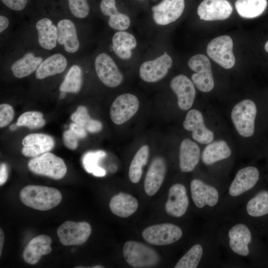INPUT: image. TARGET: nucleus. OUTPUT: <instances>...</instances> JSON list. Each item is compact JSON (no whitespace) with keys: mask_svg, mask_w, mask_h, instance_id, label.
<instances>
[{"mask_svg":"<svg viewBox=\"0 0 268 268\" xmlns=\"http://www.w3.org/2000/svg\"><path fill=\"white\" fill-rule=\"evenodd\" d=\"M166 172L164 159L160 156L155 157L147 170L144 183L145 193L148 196L154 195L159 190Z\"/></svg>","mask_w":268,"mask_h":268,"instance_id":"4be33fe9","label":"nucleus"},{"mask_svg":"<svg viewBox=\"0 0 268 268\" xmlns=\"http://www.w3.org/2000/svg\"><path fill=\"white\" fill-rule=\"evenodd\" d=\"M94 67L97 76L106 86L115 88L122 83L123 76L114 61L108 54H99L95 59Z\"/></svg>","mask_w":268,"mask_h":268,"instance_id":"ddd939ff","label":"nucleus"},{"mask_svg":"<svg viewBox=\"0 0 268 268\" xmlns=\"http://www.w3.org/2000/svg\"><path fill=\"white\" fill-rule=\"evenodd\" d=\"M66 93L64 92H61V94H60V98L63 99L66 96Z\"/></svg>","mask_w":268,"mask_h":268,"instance_id":"8fccbe9b","label":"nucleus"},{"mask_svg":"<svg viewBox=\"0 0 268 268\" xmlns=\"http://www.w3.org/2000/svg\"><path fill=\"white\" fill-rule=\"evenodd\" d=\"M17 127H18V126L16 125V124H15V125L13 124V125H11L10 126L9 129H10V130H11V131H14V130H15L16 129V128H17Z\"/></svg>","mask_w":268,"mask_h":268,"instance_id":"09e8293b","label":"nucleus"},{"mask_svg":"<svg viewBox=\"0 0 268 268\" xmlns=\"http://www.w3.org/2000/svg\"><path fill=\"white\" fill-rule=\"evenodd\" d=\"M82 70L80 66L73 65L67 71L60 86V91L66 93H77L82 85Z\"/></svg>","mask_w":268,"mask_h":268,"instance_id":"f704fd0d","label":"nucleus"},{"mask_svg":"<svg viewBox=\"0 0 268 268\" xmlns=\"http://www.w3.org/2000/svg\"><path fill=\"white\" fill-rule=\"evenodd\" d=\"M138 203L133 196L123 192L113 196L109 203L111 212L116 216L126 218L133 214L137 210Z\"/></svg>","mask_w":268,"mask_h":268,"instance_id":"c85d7f7f","label":"nucleus"},{"mask_svg":"<svg viewBox=\"0 0 268 268\" xmlns=\"http://www.w3.org/2000/svg\"><path fill=\"white\" fill-rule=\"evenodd\" d=\"M232 10L227 0H203L198 7L197 13L201 20L213 21L228 18Z\"/></svg>","mask_w":268,"mask_h":268,"instance_id":"412c9836","label":"nucleus"},{"mask_svg":"<svg viewBox=\"0 0 268 268\" xmlns=\"http://www.w3.org/2000/svg\"><path fill=\"white\" fill-rule=\"evenodd\" d=\"M123 252L127 263L136 268L154 267L158 263L160 259L154 249L134 241L126 242L123 246Z\"/></svg>","mask_w":268,"mask_h":268,"instance_id":"39448f33","label":"nucleus"},{"mask_svg":"<svg viewBox=\"0 0 268 268\" xmlns=\"http://www.w3.org/2000/svg\"><path fill=\"white\" fill-rule=\"evenodd\" d=\"M43 58L28 52L16 60L11 66L13 75L18 78L27 77L36 71Z\"/></svg>","mask_w":268,"mask_h":268,"instance_id":"2f4dec72","label":"nucleus"},{"mask_svg":"<svg viewBox=\"0 0 268 268\" xmlns=\"http://www.w3.org/2000/svg\"><path fill=\"white\" fill-rule=\"evenodd\" d=\"M189 206L190 199L186 186L180 183L172 185L165 204L166 213L174 218H181L186 214Z\"/></svg>","mask_w":268,"mask_h":268,"instance_id":"2eb2a0df","label":"nucleus"},{"mask_svg":"<svg viewBox=\"0 0 268 268\" xmlns=\"http://www.w3.org/2000/svg\"><path fill=\"white\" fill-rule=\"evenodd\" d=\"M38 42L43 49L52 50L57 45V27L48 17L39 19L36 23Z\"/></svg>","mask_w":268,"mask_h":268,"instance_id":"a878e982","label":"nucleus"},{"mask_svg":"<svg viewBox=\"0 0 268 268\" xmlns=\"http://www.w3.org/2000/svg\"></svg>","mask_w":268,"mask_h":268,"instance_id":"864d4df0","label":"nucleus"},{"mask_svg":"<svg viewBox=\"0 0 268 268\" xmlns=\"http://www.w3.org/2000/svg\"><path fill=\"white\" fill-rule=\"evenodd\" d=\"M57 27L58 43L62 46L67 53H76L79 49L80 43L73 22L69 19H62L58 21Z\"/></svg>","mask_w":268,"mask_h":268,"instance_id":"5701e85b","label":"nucleus"},{"mask_svg":"<svg viewBox=\"0 0 268 268\" xmlns=\"http://www.w3.org/2000/svg\"><path fill=\"white\" fill-rule=\"evenodd\" d=\"M45 124L43 114L38 111H27L23 113L19 117L16 123L18 127H25L30 129L41 128Z\"/></svg>","mask_w":268,"mask_h":268,"instance_id":"e433bc0d","label":"nucleus"},{"mask_svg":"<svg viewBox=\"0 0 268 268\" xmlns=\"http://www.w3.org/2000/svg\"><path fill=\"white\" fill-rule=\"evenodd\" d=\"M22 144V154L26 157H35L50 152L54 147L55 140L48 134L34 133L25 136Z\"/></svg>","mask_w":268,"mask_h":268,"instance_id":"aec40b11","label":"nucleus"},{"mask_svg":"<svg viewBox=\"0 0 268 268\" xmlns=\"http://www.w3.org/2000/svg\"><path fill=\"white\" fill-rule=\"evenodd\" d=\"M14 111L9 104L3 103L0 105V127L7 126L13 120Z\"/></svg>","mask_w":268,"mask_h":268,"instance_id":"ea45409f","label":"nucleus"},{"mask_svg":"<svg viewBox=\"0 0 268 268\" xmlns=\"http://www.w3.org/2000/svg\"><path fill=\"white\" fill-rule=\"evenodd\" d=\"M100 8L104 15L109 17L108 23L111 28L124 31L129 27L130 18L127 15L118 11L116 0H101Z\"/></svg>","mask_w":268,"mask_h":268,"instance_id":"bb28decb","label":"nucleus"},{"mask_svg":"<svg viewBox=\"0 0 268 268\" xmlns=\"http://www.w3.org/2000/svg\"><path fill=\"white\" fill-rule=\"evenodd\" d=\"M173 64L171 57L164 52L153 60L143 63L139 68L140 78L146 82H156L163 78Z\"/></svg>","mask_w":268,"mask_h":268,"instance_id":"dca6fc26","label":"nucleus"},{"mask_svg":"<svg viewBox=\"0 0 268 268\" xmlns=\"http://www.w3.org/2000/svg\"><path fill=\"white\" fill-rule=\"evenodd\" d=\"M139 102L137 97L131 93L118 96L110 108V115L112 122L122 125L131 119L137 112Z\"/></svg>","mask_w":268,"mask_h":268,"instance_id":"4468645a","label":"nucleus"},{"mask_svg":"<svg viewBox=\"0 0 268 268\" xmlns=\"http://www.w3.org/2000/svg\"><path fill=\"white\" fill-rule=\"evenodd\" d=\"M70 119L73 122L82 126L86 130L92 120L86 107L82 105L77 107L76 110L71 114Z\"/></svg>","mask_w":268,"mask_h":268,"instance_id":"58836bf2","label":"nucleus"},{"mask_svg":"<svg viewBox=\"0 0 268 268\" xmlns=\"http://www.w3.org/2000/svg\"><path fill=\"white\" fill-rule=\"evenodd\" d=\"M232 214L248 222L268 215V191L261 190L249 196Z\"/></svg>","mask_w":268,"mask_h":268,"instance_id":"9d476101","label":"nucleus"},{"mask_svg":"<svg viewBox=\"0 0 268 268\" xmlns=\"http://www.w3.org/2000/svg\"><path fill=\"white\" fill-rule=\"evenodd\" d=\"M102 124L98 120L92 119L86 129V131L91 133L99 132L102 129Z\"/></svg>","mask_w":268,"mask_h":268,"instance_id":"c03bdc74","label":"nucleus"},{"mask_svg":"<svg viewBox=\"0 0 268 268\" xmlns=\"http://www.w3.org/2000/svg\"><path fill=\"white\" fill-rule=\"evenodd\" d=\"M92 268H104L103 267H102V266H93Z\"/></svg>","mask_w":268,"mask_h":268,"instance_id":"603ef678","label":"nucleus"},{"mask_svg":"<svg viewBox=\"0 0 268 268\" xmlns=\"http://www.w3.org/2000/svg\"><path fill=\"white\" fill-rule=\"evenodd\" d=\"M9 21L8 18L3 15H0V32L2 33L8 27Z\"/></svg>","mask_w":268,"mask_h":268,"instance_id":"49530a36","label":"nucleus"},{"mask_svg":"<svg viewBox=\"0 0 268 268\" xmlns=\"http://www.w3.org/2000/svg\"><path fill=\"white\" fill-rule=\"evenodd\" d=\"M67 66L66 57L61 53H55L43 60L35 71L38 79L63 72Z\"/></svg>","mask_w":268,"mask_h":268,"instance_id":"cd10ccee","label":"nucleus"},{"mask_svg":"<svg viewBox=\"0 0 268 268\" xmlns=\"http://www.w3.org/2000/svg\"><path fill=\"white\" fill-rule=\"evenodd\" d=\"M188 66L195 72L191 78L197 88L203 92L211 91L214 87V82L208 58L203 54L195 55L189 59Z\"/></svg>","mask_w":268,"mask_h":268,"instance_id":"1a4fd4ad","label":"nucleus"},{"mask_svg":"<svg viewBox=\"0 0 268 268\" xmlns=\"http://www.w3.org/2000/svg\"><path fill=\"white\" fill-rule=\"evenodd\" d=\"M185 6V0H162L151 8L153 19L158 25H168L182 15Z\"/></svg>","mask_w":268,"mask_h":268,"instance_id":"f3484780","label":"nucleus"},{"mask_svg":"<svg viewBox=\"0 0 268 268\" xmlns=\"http://www.w3.org/2000/svg\"><path fill=\"white\" fill-rule=\"evenodd\" d=\"M225 191L199 178L193 179L190 184V195L195 206L209 218L216 215Z\"/></svg>","mask_w":268,"mask_h":268,"instance_id":"7ed1b4c3","label":"nucleus"},{"mask_svg":"<svg viewBox=\"0 0 268 268\" xmlns=\"http://www.w3.org/2000/svg\"><path fill=\"white\" fill-rule=\"evenodd\" d=\"M170 86L177 97L179 108L183 111L190 109L194 103L196 94L193 81L187 76L180 74L171 80Z\"/></svg>","mask_w":268,"mask_h":268,"instance_id":"6ab92c4d","label":"nucleus"},{"mask_svg":"<svg viewBox=\"0 0 268 268\" xmlns=\"http://www.w3.org/2000/svg\"><path fill=\"white\" fill-rule=\"evenodd\" d=\"M257 113L255 103L250 99L242 100L234 106L231 118L235 129L240 135L249 137L253 135Z\"/></svg>","mask_w":268,"mask_h":268,"instance_id":"423d86ee","label":"nucleus"},{"mask_svg":"<svg viewBox=\"0 0 268 268\" xmlns=\"http://www.w3.org/2000/svg\"><path fill=\"white\" fill-rule=\"evenodd\" d=\"M267 6V0H237L235 3L239 15L246 18L259 16L265 10Z\"/></svg>","mask_w":268,"mask_h":268,"instance_id":"473e14b6","label":"nucleus"},{"mask_svg":"<svg viewBox=\"0 0 268 268\" xmlns=\"http://www.w3.org/2000/svg\"><path fill=\"white\" fill-rule=\"evenodd\" d=\"M205 231L202 242L193 245L180 258L175 268L214 267L221 263L220 246L211 228Z\"/></svg>","mask_w":268,"mask_h":268,"instance_id":"f03ea898","label":"nucleus"},{"mask_svg":"<svg viewBox=\"0 0 268 268\" xmlns=\"http://www.w3.org/2000/svg\"><path fill=\"white\" fill-rule=\"evenodd\" d=\"M201 157V150L197 143L189 138L182 141L179 148V167L182 172L193 171Z\"/></svg>","mask_w":268,"mask_h":268,"instance_id":"393cba45","label":"nucleus"},{"mask_svg":"<svg viewBox=\"0 0 268 268\" xmlns=\"http://www.w3.org/2000/svg\"><path fill=\"white\" fill-rule=\"evenodd\" d=\"M232 151L227 142L223 140L208 143L203 150L201 160L205 166H211L230 157Z\"/></svg>","mask_w":268,"mask_h":268,"instance_id":"c756f323","label":"nucleus"},{"mask_svg":"<svg viewBox=\"0 0 268 268\" xmlns=\"http://www.w3.org/2000/svg\"><path fill=\"white\" fill-rule=\"evenodd\" d=\"M8 178V168L4 163L0 164V185H3L7 181Z\"/></svg>","mask_w":268,"mask_h":268,"instance_id":"a18cd8bd","label":"nucleus"},{"mask_svg":"<svg viewBox=\"0 0 268 268\" xmlns=\"http://www.w3.org/2000/svg\"><path fill=\"white\" fill-rule=\"evenodd\" d=\"M233 43L228 35H222L213 39L206 47L208 56L219 66L230 69L235 64L233 53Z\"/></svg>","mask_w":268,"mask_h":268,"instance_id":"9b49d317","label":"nucleus"},{"mask_svg":"<svg viewBox=\"0 0 268 268\" xmlns=\"http://www.w3.org/2000/svg\"><path fill=\"white\" fill-rule=\"evenodd\" d=\"M106 155L105 151L100 150L86 152L82 158V164L85 171L96 177L104 176L106 171L99 166V162Z\"/></svg>","mask_w":268,"mask_h":268,"instance_id":"c9c22d12","label":"nucleus"},{"mask_svg":"<svg viewBox=\"0 0 268 268\" xmlns=\"http://www.w3.org/2000/svg\"><path fill=\"white\" fill-rule=\"evenodd\" d=\"M28 0H1L8 8L15 10H23L26 6Z\"/></svg>","mask_w":268,"mask_h":268,"instance_id":"79ce46f5","label":"nucleus"},{"mask_svg":"<svg viewBox=\"0 0 268 268\" xmlns=\"http://www.w3.org/2000/svg\"><path fill=\"white\" fill-rule=\"evenodd\" d=\"M112 44L113 51L119 58L129 60L132 56V50L137 46V41L131 33L118 31L113 36Z\"/></svg>","mask_w":268,"mask_h":268,"instance_id":"7c9ffc66","label":"nucleus"},{"mask_svg":"<svg viewBox=\"0 0 268 268\" xmlns=\"http://www.w3.org/2000/svg\"><path fill=\"white\" fill-rule=\"evenodd\" d=\"M51 238L45 234L38 235L32 239L25 247L22 254L25 262L30 265L37 264L44 255L52 252Z\"/></svg>","mask_w":268,"mask_h":268,"instance_id":"b1692460","label":"nucleus"},{"mask_svg":"<svg viewBox=\"0 0 268 268\" xmlns=\"http://www.w3.org/2000/svg\"><path fill=\"white\" fill-rule=\"evenodd\" d=\"M149 148L147 145L141 146L135 154L129 170V179L133 183H137L142 174V168L148 161Z\"/></svg>","mask_w":268,"mask_h":268,"instance_id":"72a5a7b5","label":"nucleus"},{"mask_svg":"<svg viewBox=\"0 0 268 268\" xmlns=\"http://www.w3.org/2000/svg\"><path fill=\"white\" fill-rule=\"evenodd\" d=\"M32 173L55 180L62 179L67 172V166L60 157L50 152L33 157L28 163Z\"/></svg>","mask_w":268,"mask_h":268,"instance_id":"0eeeda50","label":"nucleus"},{"mask_svg":"<svg viewBox=\"0 0 268 268\" xmlns=\"http://www.w3.org/2000/svg\"><path fill=\"white\" fill-rule=\"evenodd\" d=\"M259 178L260 172L256 167L249 166L239 169L225 189L221 205L213 218L233 213L249 197Z\"/></svg>","mask_w":268,"mask_h":268,"instance_id":"f257e3e1","label":"nucleus"},{"mask_svg":"<svg viewBox=\"0 0 268 268\" xmlns=\"http://www.w3.org/2000/svg\"><path fill=\"white\" fill-rule=\"evenodd\" d=\"M4 233L1 229L0 230V256H1V252L4 243Z\"/></svg>","mask_w":268,"mask_h":268,"instance_id":"de8ad7c7","label":"nucleus"},{"mask_svg":"<svg viewBox=\"0 0 268 268\" xmlns=\"http://www.w3.org/2000/svg\"><path fill=\"white\" fill-rule=\"evenodd\" d=\"M20 198L25 205L39 210H48L60 204L61 192L54 188L39 185H28L20 191Z\"/></svg>","mask_w":268,"mask_h":268,"instance_id":"20e7f679","label":"nucleus"},{"mask_svg":"<svg viewBox=\"0 0 268 268\" xmlns=\"http://www.w3.org/2000/svg\"><path fill=\"white\" fill-rule=\"evenodd\" d=\"M68 8L72 15L77 18H86L90 12L87 0H67Z\"/></svg>","mask_w":268,"mask_h":268,"instance_id":"4c0bfd02","label":"nucleus"},{"mask_svg":"<svg viewBox=\"0 0 268 268\" xmlns=\"http://www.w3.org/2000/svg\"><path fill=\"white\" fill-rule=\"evenodd\" d=\"M78 139L77 136L70 129L63 133V140L64 144L70 150H74L77 147Z\"/></svg>","mask_w":268,"mask_h":268,"instance_id":"a19ab883","label":"nucleus"},{"mask_svg":"<svg viewBox=\"0 0 268 268\" xmlns=\"http://www.w3.org/2000/svg\"><path fill=\"white\" fill-rule=\"evenodd\" d=\"M183 125L186 130L192 132V137L197 142L201 144H208L212 141L214 134L205 126L203 116L199 110H189L186 115Z\"/></svg>","mask_w":268,"mask_h":268,"instance_id":"a211bd4d","label":"nucleus"},{"mask_svg":"<svg viewBox=\"0 0 268 268\" xmlns=\"http://www.w3.org/2000/svg\"><path fill=\"white\" fill-rule=\"evenodd\" d=\"M265 49L267 52H268V41L266 43L265 45Z\"/></svg>","mask_w":268,"mask_h":268,"instance_id":"3c124183","label":"nucleus"},{"mask_svg":"<svg viewBox=\"0 0 268 268\" xmlns=\"http://www.w3.org/2000/svg\"><path fill=\"white\" fill-rule=\"evenodd\" d=\"M69 129L77 136L79 139L84 138L87 136L86 130L75 123L73 122L70 124Z\"/></svg>","mask_w":268,"mask_h":268,"instance_id":"37998d69","label":"nucleus"},{"mask_svg":"<svg viewBox=\"0 0 268 268\" xmlns=\"http://www.w3.org/2000/svg\"><path fill=\"white\" fill-rule=\"evenodd\" d=\"M91 231V227L87 222L67 221L58 227L57 235L64 246L80 245L87 241Z\"/></svg>","mask_w":268,"mask_h":268,"instance_id":"f8f14e48","label":"nucleus"},{"mask_svg":"<svg viewBox=\"0 0 268 268\" xmlns=\"http://www.w3.org/2000/svg\"><path fill=\"white\" fill-rule=\"evenodd\" d=\"M183 236L182 228L171 223L153 225L146 228L142 232L144 240L156 246L171 245L178 242Z\"/></svg>","mask_w":268,"mask_h":268,"instance_id":"6e6552de","label":"nucleus"}]
</instances>
